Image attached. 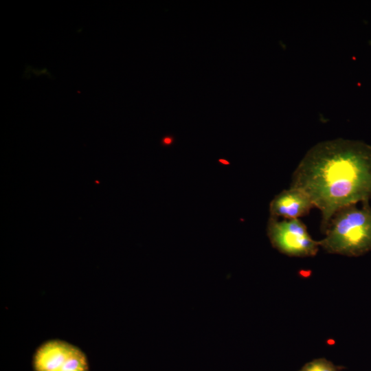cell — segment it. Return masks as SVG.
I'll return each mask as SVG.
<instances>
[{
  "label": "cell",
  "instance_id": "cell-1",
  "mask_svg": "<svg viewBox=\"0 0 371 371\" xmlns=\"http://www.w3.org/2000/svg\"><path fill=\"white\" fill-rule=\"evenodd\" d=\"M290 187L304 191L322 213L321 231L339 209L371 199V146L338 138L319 142L304 156Z\"/></svg>",
  "mask_w": 371,
  "mask_h": 371
},
{
  "label": "cell",
  "instance_id": "cell-2",
  "mask_svg": "<svg viewBox=\"0 0 371 371\" xmlns=\"http://www.w3.org/2000/svg\"><path fill=\"white\" fill-rule=\"evenodd\" d=\"M362 203L345 206L333 216L319 240L326 252L357 257L371 251V205Z\"/></svg>",
  "mask_w": 371,
  "mask_h": 371
},
{
  "label": "cell",
  "instance_id": "cell-3",
  "mask_svg": "<svg viewBox=\"0 0 371 371\" xmlns=\"http://www.w3.org/2000/svg\"><path fill=\"white\" fill-rule=\"evenodd\" d=\"M267 236L273 247L289 256H315L319 241L313 240L306 226L299 218L278 221L269 216Z\"/></svg>",
  "mask_w": 371,
  "mask_h": 371
},
{
  "label": "cell",
  "instance_id": "cell-4",
  "mask_svg": "<svg viewBox=\"0 0 371 371\" xmlns=\"http://www.w3.org/2000/svg\"><path fill=\"white\" fill-rule=\"evenodd\" d=\"M34 371H89L86 355L77 346L65 341H45L32 358Z\"/></svg>",
  "mask_w": 371,
  "mask_h": 371
},
{
  "label": "cell",
  "instance_id": "cell-5",
  "mask_svg": "<svg viewBox=\"0 0 371 371\" xmlns=\"http://www.w3.org/2000/svg\"><path fill=\"white\" fill-rule=\"evenodd\" d=\"M313 207V203L307 194L300 189L290 187L271 200L269 212L271 217L297 219L307 215Z\"/></svg>",
  "mask_w": 371,
  "mask_h": 371
},
{
  "label": "cell",
  "instance_id": "cell-6",
  "mask_svg": "<svg viewBox=\"0 0 371 371\" xmlns=\"http://www.w3.org/2000/svg\"><path fill=\"white\" fill-rule=\"evenodd\" d=\"M342 367L334 365L331 361L321 358L306 363L299 371H340Z\"/></svg>",
  "mask_w": 371,
  "mask_h": 371
},
{
  "label": "cell",
  "instance_id": "cell-7",
  "mask_svg": "<svg viewBox=\"0 0 371 371\" xmlns=\"http://www.w3.org/2000/svg\"><path fill=\"white\" fill-rule=\"evenodd\" d=\"M164 143H166L167 144H169L170 143V142H171V139L170 138H166V139H164Z\"/></svg>",
  "mask_w": 371,
  "mask_h": 371
}]
</instances>
